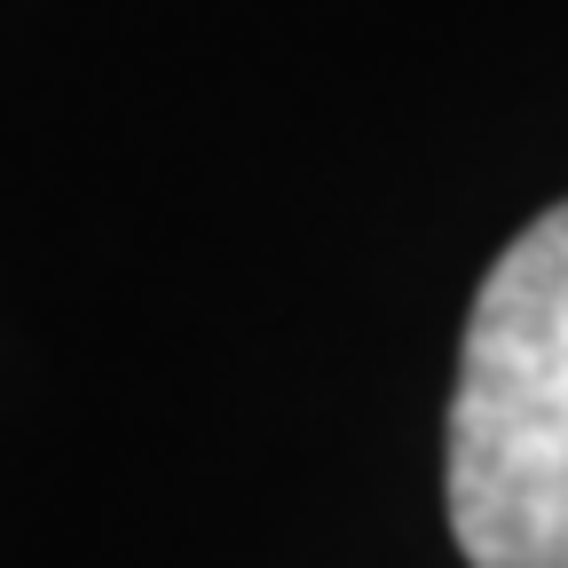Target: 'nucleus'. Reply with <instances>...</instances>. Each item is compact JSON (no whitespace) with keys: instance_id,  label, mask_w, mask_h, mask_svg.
Returning a JSON list of instances; mask_svg holds the SVG:
<instances>
[{"instance_id":"obj_1","label":"nucleus","mask_w":568,"mask_h":568,"mask_svg":"<svg viewBox=\"0 0 568 568\" xmlns=\"http://www.w3.org/2000/svg\"><path fill=\"white\" fill-rule=\"evenodd\" d=\"M450 529L474 568H568V197L474 293L450 395Z\"/></svg>"}]
</instances>
